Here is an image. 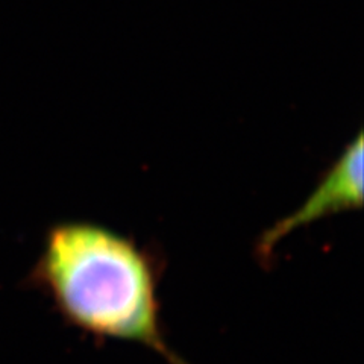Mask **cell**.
I'll return each instance as SVG.
<instances>
[{"mask_svg": "<svg viewBox=\"0 0 364 364\" xmlns=\"http://www.w3.org/2000/svg\"><path fill=\"white\" fill-rule=\"evenodd\" d=\"M32 279L75 326L136 341L170 364H184L159 331L152 258L131 238L91 222L55 225Z\"/></svg>", "mask_w": 364, "mask_h": 364, "instance_id": "obj_1", "label": "cell"}, {"mask_svg": "<svg viewBox=\"0 0 364 364\" xmlns=\"http://www.w3.org/2000/svg\"><path fill=\"white\" fill-rule=\"evenodd\" d=\"M363 149V132L360 131L355 139L340 154L333 166L326 170L301 207L289 214L287 218L278 220L259 237V257H269L281 238L294 231L296 228L306 226L326 218V215L361 208L364 199Z\"/></svg>", "mask_w": 364, "mask_h": 364, "instance_id": "obj_2", "label": "cell"}]
</instances>
